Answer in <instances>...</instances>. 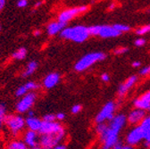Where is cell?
<instances>
[{"label": "cell", "instance_id": "cell-3", "mask_svg": "<svg viewBox=\"0 0 150 149\" xmlns=\"http://www.w3.org/2000/svg\"><path fill=\"white\" fill-rule=\"evenodd\" d=\"M64 136H65L64 129H61L60 131L56 132V133L47 134V135H40L39 144L43 148L53 149L55 145H59V143L64 139Z\"/></svg>", "mask_w": 150, "mask_h": 149}, {"label": "cell", "instance_id": "cell-28", "mask_svg": "<svg viewBox=\"0 0 150 149\" xmlns=\"http://www.w3.org/2000/svg\"><path fill=\"white\" fill-rule=\"evenodd\" d=\"M81 111V105H74L71 107V113L73 114H77Z\"/></svg>", "mask_w": 150, "mask_h": 149}, {"label": "cell", "instance_id": "cell-26", "mask_svg": "<svg viewBox=\"0 0 150 149\" xmlns=\"http://www.w3.org/2000/svg\"><path fill=\"white\" fill-rule=\"evenodd\" d=\"M24 86L26 87V88H27L28 91H30V90H35V89L40 88V85L38 84V83H36V82H34V81H29Z\"/></svg>", "mask_w": 150, "mask_h": 149}, {"label": "cell", "instance_id": "cell-15", "mask_svg": "<svg viewBox=\"0 0 150 149\" xmlns=\"http://www.w3.org/2000/svg\"><path fill=\"white\" fill-rule=\"evenodd\" d=\"M40 138L38 137L37 132L32 131V130H28L24 136V143L26 145H29L30 148L37 147L39 145Z\"/></svg>", "mask_w": 150, "mask_h": 149}, {"label": "cell", "instance_id": "cell-41", "mask_svg": "<svg viewBox=\"0 0 150 149\" xmlns=\"http://www.w3.org/2000/svg\"><path fill=\"white\" fill-rule=\"evenodd\" d=\"M33 34H34V36H40L41 34V31L40 30H34Z\"/></svg>", "mask_w": 150, "mask_h": 149}, {"label": "cell", "instance_id": "cell-40", "mask_svg": "<svg viewBox=\"0 0 150 149\" xmlns=\"http://www.w3.org/2000/svg\"><path fill=\"white\" fill-rule=\"evenodd\" d=\"M34 117V112L33 111H29L28 113V118H32Z\"/></svg>", "mask_w": 150, "mask_h": 149}, {"label": "cell", "instance_id": "cell-5", "mask_svg": "<svg viewBox=\"0 0 150 149\" xmlns=\"http://www.w3.org/2000/svg\"><path fill=\"white\" fill-rule=\"evenodd\" d=\"M5 124L8 127L13 135H17L25 126V120L20 115L9 114L6 116Z\"/></svg>", "mask_w": 150, "mask_h": 149}, {"label": "cell", "instance_id": "cell-12", "mask_svg": "<svg viewBox=\"0 0 150 149\" xmlns=\"http://www.w3.org/2000/svg\"><path fill=\"white\" fill-rule=\"evenodd\" d=\"M134 106L140 110H148L150 107V90L146 91L142 96L134 101Z\"/></svg>", "mask_w": 150, "mask_h": 149}, {"label": "cell", "instance_id": "cell-39", "mask_svg": "<svg viewBox=\"0 0 150 149\" xmlns=\"http://www.w3.org/2000/svg\"><path fill=\"white\" fill-rule=\"evenodd\" d=\"M140 64H141V63H140V62H139V61H137V62H134V63L132 64V66H133V67H135V68H138V67H139V66H140Z\"/></svg>", "mask_w": 150, "mask_h": 149}, {"label": "cell", "instance_id": "cell-36", "mask_svg": "<svg viewBox=\"0 0 150 149\" xmlns=\"http://www.w3.org/2000/svg\"><path fill=\"white\" fill-rule=\"evenodd\" d=\"M146 141H145V147L146 148H150V137L149 138H146L145 139Z\"/></svg>", "mask_w": 150, "mask_h": 149}, {"label": "cell", "instance_id": "cell-45", "mask_svg": "<svg viewBox=\"0 0 150 149\" xmlns=\"http://www.w3.org/2000/svg\"><path fill=\"white\" fill-rule=\"evenodd\" d=\"M0 30H1V25H0Z\"/></svg>", "mask_w": 150, "mask_h": 149}, {"label": "cell", "instance_id": "cell-6", "mask_svg": "<svg viewBox=\"0 0 150 149\" xmlns=\"http://www.w3.org/2000/svg\"><path fill=\"white\" fill-rule=\"evenodd\" d=\"M87 10H88V6H81L72 7V8L64 10L58 15V22L67 24V23L70 22L71 19L87 12Z\"/></svg>", "mask_w": 150, "mask_h": 149}, {"label": "cell", "instance_id": "cell-4", "mask_svg": "<svg viewBox=\"0 0 150 149\" xmlns=\"http://www.w3.org/2000/svg\"><path fill=\"white\" fill-rule=\"evenodd\" d=\"M89 34L93 36H98L100 38L104 39H109V38H115L121 35L120 32H118L114 26L110 25H96L88 28Z\"/></svg>", "mask_w": 150, "mask_h": 149}, {"label": "cell", "instance_id": "cell-34", "mask_svg": "<svg viewBox=\"0 0 150 149\" xmlns=\"http://www.w3.org/2000/svg\"><path fill=\"white\" fill-rule=\"evenodd\" d=\"M101 79H102V81H103L104 82H108V81H109V80H110L109 75H108L107 73H104V74H102Z\"/></svg>", "mask_w": 150, "mask_h": 149}, {"label": "cell", "instance_id": "cell-37", "mask_svg": "<svg viewBox=\"0 0 150 149\" xmlns=\"http://www.w3.org/2000/svg\"><path fill=\"white\" fill-rule=\"evenodd\" d=\"M53 149H66V145H65L59 144V145H55Z\"/></svg>", "mask_w": 150, "mask_h": 149}, {"label": "cell", "instance_id": "cell-35", "mask_svg": "<svg viewBox=\"0 0 150 149\" xmlns=\"http://www.w3.org/2000/svg\"><path fill=\"white\" fill-rule=\"evenodd\" d=\"M55 117H56V119H57V120L62 121V120H64L65 118V114L64 113H58L57 114L55 115Z\"/></svg>", "mask_w": 150, "mask_h": 149}, {"label": "cell", "instance_id": "cell-24", "mask_svg": "<svg viewBox=\"0 0 150 149\" xmlns=\"http://www.w3.org/2000/svg\"><path fill=\"white\" fill-rule=\"evenodd\" d=\"M26 94H28V90L26 88V87L24 85L21 86V87H19L16 91H15V96L18 97H24Z\"/></svg>", "mask_w": 150, "mask_h": 149}, {"label": "cell", "instance_id": "cell-18", "mask_svg": "<svg viewBox=\"0 0 150 149\" xmlns=\"http://www.w3.org/2000/svg\"><path fill=\"white\" fill-rule=\"evenodd\" d=\"M37 68H38V63L36 61H30L28 64L25 71L23 72V77L26 78V77L30 76L31 74H33L35 72V71L37 70Z\"/></svg>", "mask_w": 150, "mask_h": 149}, {"label": "cell", "instance_id": "cell-7", "mask_svg": "<svg viewBox=\"0 0 150 149\" xmlns=\"http://www.w3.org/2000/svg\"><path fill=\"white\" fill-rule=\"evenodd\" d=\"M115 111V104L114 102H108L106 103L101 111L98 114L96 117V122L98 124L105 123V121H111L115 117L114 114Z\"/></svg>", "mask_w": 150, "mask_h": 149}, {"label": "cell", "instance_id": "cell-44", "mask_svg": "<svg viewBox=\"0 0 150 149\" xmlns=\"http://www.w3.org/2000/svg\"><path fill=\"white\" fill-rule=\"evenodd\" d=\"M114 7H115V5H114V4H112V5H111V6L109 7V9H110V10H112V9H114Z\"/></svg>", "mask_w": 150, "mask_h": 149}, {"label": "cell", "instance_id": "cell-19", "mask_svg": "<svg viewBox=\"0 0 150 149\" xmlns=\"http://www.w3.org/2000/svg\"><path fill=\"white\" fill-rule=\"evenodd\" d=\"M140 127L142 128L144 134H145V139L150 137V115L146 116V118L142 121L140 123Z\"/></svg>", "mask_w": 150, "mask_h": 149}, {"label": "cell", "instance_id": "cell-27", "mask_svg": "<svg viewBox=\"0 0 150 149\" xmlns=\"http://www.w3.org/2000/svg\"><path fill=\"white\" fill-rule=\"evenodd\" d=\"M56 119L55 115L54 114H46L44 115L43 117V121H47V122H53L54 121V120Z\"/></svg>", "mask_w": 150, "mask_h": 149}, {"label": "cell", "instance_id": "cell-22", "mask_svg": "<svg viewBox=\"0 0 150 149\" xmlns=\"http://www.w3.org/2000/svg\"><path fill=\"white\" fill-rule=\"evenodd\" d=\"M6 107L4 104H0V128L5 123V119H6Z\"/></svg>", "mask_w": 150, "mask_h": 149}, {"label": "cell", "instance_id": "cell-33", "mask_svg": "<svg viewBox=\"0 0 150 149\" xmlns=\"http://www.w3.org/2000/svg\"><path fill=\"white\" fill-rule=\"evenodd\" d=\"M145 43H146V40L144 39H138L135 41V45L137 47H142V46L145 45Z\"/></svg>", "mask_w": 150, "mask_h": 149}, {"label": "cell", "instance_id": "cell-23", "mask_svg": "<svg viewBox=\"0 0 150 149\" xmlns=\"http://www.w3.org/2000/svg\"><path fill=\"white\" fill-rule=\"evenodd\" d=\"M114 26V28L118 31L120 32L121 34L122 32H127L130 30V28L128 26V25H125V24H121V23H117V24H115V25H112Z\"/></svg>", "mask_w": 150, "mask_h": 149}, {"label": "cell", "instance_id": "cell-30", "mask_svg": "<svg viewBox=\"0 0 150 149\" xmlns=\"http://www.w3.org/2000/svg\"><path fill=\"white\" fill-rule=\"evenodd\" d=\"M139 73H140V75H142V76H146V75H148V74H150V65H148L146 67H144L139 71Z\"/></svg>", "mask_w": 150, "mask_h": 149}, {"label": "cell", "instance_id": "cell-20", "mask_svg": "<svg viewBox=\"0 0 150 149\" xmlns=\"http://www.w3.org/2000/svg\"><path fill=\"white\" fill-rule=\"evenodd\" d=\"M27 55V49L25 47H20L13 54V58L16 60H23Z\"/></svg>", "mask_w": 150, "mask_h": 149}, {"label": "cell", "instance_id": "cell-43", "mask_svg": "<svg viewBox=\"0 0 150 149\" xmlns=\"http://www.w3.org/2000/svg\"><path fill=\"white\" fill-rule=\"evenodd\" d=\"M42 4V2H37L36 4H35V7H38V6H40V5Z\"/></svg>", "mask_w": 150, "mask_h": 149}, {"label": "cell", "instance_id": "cell-17", "mask_svg": "<svg viewBox=\"0 0 150 149\" xmlns=\"http://www.w3.org/2000/svg\"><path fill=\"white\" fill-rule=\"evenodd\" d=\"M25 124L29 128V130H32V131H40V129L42 125V121L39 118L32 117V118H27L25 120Z\"/></svg>", "mask_w": 150, "mask_h": 149}, {"label": "cell", "instance_id": "cell-1", "mask_svg": "<svg viewBox=\"0 0 150 149\" xmlns=\"http://www.w3.org/2000/svg\"><path fill=\"white\" fill-rule=\"evenodd\" d=\"M60 36L64 40H71L76 43L86 41L90 36L88 28L83 25H76L73 27H66L62 30Z\"/></svg>", "mask_w": 150, "mask_h": 149}, {"label": "cell", "instance_id": "cell-32", "mask_svg": "<svg viewBox=\"0 0 150 149\" xmlns=\"http://www.w3.org/2000/svg\"><path fill=\"white\" fill-rule=\"evenodd\" d=\"M127 51H128V48H126V47H119V48H117V49L115 50V54L119 55V54H125Z\"/></svg>", "mask_w": 150, "mask_h": 149}, {"label": "cell", "instance_id": "cell-21", "mask_svg": "<svg viewBox=\"0 0 150 149\" xmlns=\"http://www.w3.org/2000/svg\"><path fill=\"white\" fill-rule=\"evenodd\" d=\"M7 149H27V147L23 141L13 140L8 145Z\"/></svg>", "mask_w": 150, "mask_h": 149}, {"label": "cell", "instance_id": "cell-13", "mask_svg": "<svg viewBox=\"0 0 150 149\" xmlns=\"http://www.w3.org/2000/svg\"><path fill=\"white\" fill-rule=\"evenodd\" d=\"M137 81H138V77L135 76V75H133V76L129 77V79H127L122 84L120 85V87L118 88V95L120 97H123L126 94V93L129 91V89H130L131 88H132L136 84Z\"/></svg>", "mask_w": 150, "mask_h": 149}, {"label": "cell", "instance_id": "cell-42", "mask_svg": "<svg viewBox=\"0 0 150 149\" xmlns=\"http://www.w3.org/2000/svg\"><path fill=\"white\" fill-rule=\"evenodd\" d=\"M27 149H47V148H43L41 146H37V147H34V148H27Z\"/></svg>", "mask_w": 150, "mask_h": 149}, {"label": "cell", "instance_id": "cell-2", "mask_svg": "<svg viewBox=\"0 0 150 149\" xmlns=\"http://www.w3.org/2000/svg\"><path fill=\"white\" fill-rule=\"evenodd\" d=\"M105 56L106 55L102 52H94L87 54L76 63L74 69L77 71H83L91 67L93 64H95L96 63L105 60Z\"/></svg>", "mask_w": 150, "mask_h": 149}, {"label": "cell", "instance_id": "cell-9", "mask_svg": "<svg viewBox=\"0 0 150 149\" xmlns=\"http://www.w3.org/2000/svg\"><path fill=\"white\" fill-rule=\"evenodd\" d=\"M145 139V134L140 125L134 127L128 133L126 137V142L129 145L133 146L141 142V140Z\"/></svg>", "mask_w": 150, "mask_h": 149}, {"label": "cell", "instance_id": "cell-11", "mask_svg": "<svg viewBox=\"0 0 150 149\" xmlns=\"http://www.w3.org/2000/svg\"><path fill=\"white\" fill-rule=\"evenodd\" d=\"M145 118H146V113H145V111L135 108L134 110H132L129 114L128 118H127V121L131 125H136V126H138V124L140 125V123L142 122V121Z\"/></svg>", "mask_w": 150, "mask_h": 149}, {"label": "cell", "instance_id": "cell-38", "mask_svg": "<svg viewBox=\"0 0 150 149\" xmlns=\"http://www.w3.org/2000/svg\"><path fill=\"white\" fill-rule=\"evenodd\" d=\"M6 6V1L5 0H0V12H1Z\"/></svg>", "mask_w": 150, "mask_h": 149}, {"label": "cell", "instance_id": "cell-10", "mask_svg": "<svg viewBox=\"0 0 150 149\" xmlns=\"http://www.w3.org/2000/svg\"><path fill=\"white\" fill-rule=\"evenodd\" d=\"M63 129L64 127H62V125L58 122H55V121L47 122V121H42V125L39 132L40 133V135H47V134L56 133L60 131Z\"/></svg>", "mask_w": 150, "mask_h": 149}, {"label": "cell", "instance_id": "cell-29", "mask_svg": "<svg viewBox=\"0 0 150 149\" xmlns=\"http://www.w3.org/2000/svg\"><path fill=\"white\" fill-rule=\"evenodd\" d=\"M112 149H133L132 146H130L129 145H122V144H117Z\"/></svg>", "mask_w": 150, "mask_h": 149}, {"label": "cell", "instance_id": "cell-8", "mask_svg": "<svg viewBox=\"0 0 150 149\" xmlns=\"http://www.w3.org/2000/svg\"><path fill=\"white\" fill-rule=\"evenodd\" d=\"M37 98V95L34 92H29L16 105V110L18 113H25L29 111L34 105Z\"/></svg>", "mask_w": 150, "mask_h": 149}, {"label": "cell", "instance_id": "cell-16", "mask_svg": "<svg viewBox=\"0 0 150 149\" xmlns=\"http://www.w3.org/2000/svg\"><path fill=\"white\" fill-rule=\"evenodd\" d=\"M66 23L60 22H52L47 27V31L49 36H54L59 32H62L63 30L66 28Z\"/></svg>", "mask_w": 150, "mask_h": 149}, {"label": "cell", "instance_id": "cell-25", "mask_svg": "<svg viewBox=\"0 0 150 149\" xmlns=\"http://www.w3.org/2000/svg\"><path fill=\"white\" fill-rule=\"evenodd\" d=\"M148 32H150V24H147L146 26L140 27V28L136 30L137 35H144V34H146Z\"/></svg>", "mask_w": 150, "mask_h": 149}, {"label": "cell", "instance_id": "cell-14", "mask_svg": "<svg viewBox=\"0 0 150 149\" xmlns=\"http://www.w3.org/2000/svg\"><path fill=\"white\" fill-rule=\"evenodd\" d=\"M59 81H60L59 74L56 72H52V73L47 74L46 76V78L44 79V81H43V85L46 88L50 89L57 85Z\"/></svg>", "mask_w": 150, "mask_h": 149}, {"label": "cell", "instance_id": "cell-31", "mask_svg": "<svg viewBox=\"0 0 150 149\" xmlns=\"http://www.w3.org/2000/svg\"><path fill=\"white\" fill-rule=\"evenodd\" d=\"M27 6H28L27 0H19V1H17V6L18 7L23 8V7H26Z\"/></svg>", "mask_w": 150, "mask_h": 149}]
</instances>
